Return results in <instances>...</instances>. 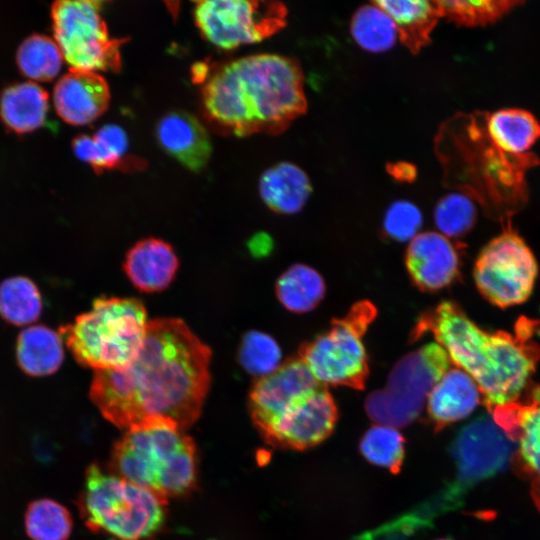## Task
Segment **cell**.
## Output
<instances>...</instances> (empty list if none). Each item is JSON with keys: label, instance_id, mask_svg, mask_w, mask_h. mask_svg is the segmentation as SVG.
Listing matches in <instances>:
<instances>
[{"label": "cell", "instance_id": "6da1fadb", "mask_svg": "<svg viewBox=\"0 0 540 540\" xmlns=\"http://www.w3.org/2000/svg\"><path fill=\"white\" fill-rule=\"evenodd\" d=\"M211 350L180 319L148 321L137 357L96 370L89 397L121 429L160 417L185 430L200 416L210 385Z\"/></svg>", "mask_w": 540, "mask_h": 540}, {"label": "cell", "instance_id": "7a4b0ae2", "mask_svg": "<svg viewBox=\"0 0 540 540\" xmlns=\"http://www.w3.org/2000/svg\"><path fill=\"white\" fill-rule=\"evenodd\" d=\"M303 72L293 58L245 56L219 66L201 90L203 114L224 134L277 135L305 113Z\"/></svg>", "mask_w": 540, "mask_h": 540}, {"label": "cell", "instance_id": "3957f363", "mask_svg": "<svg viewBox=\"0 0 540 540\" xmlns=\"http://www.w3.org/2000/svg\"><path fill=\"white\" fill-rule=\"evenodd\" d=\"M539 321L521 317L514 334L489 333L479 328L450 301L424 313L414 329L415 339L432 333L451 363L477 384L488 411L515 400L530 383L540 359L534 340Z\"/></svg>", "mask_w": 540, "mask_h": 540}, {"label": "cell", "instance_id": "277c9868", "mask_svg": "<svg viewBox=\"0 0 540 540\" xmlns=\"http://www.w3.org/2000/svg\"><path fill=\"white\" fill-rule=\"evenodd\" d=\"M109 471L167 504L195 487L196 446L175 422L149 418L127 429L114 443Z\"/></svg>", "mask_w": 540, "mask_h": 540}, {"label": "cell", "instance_id": "5b68a950", "mask_svg": "<svg viewBox=\"0 0 540 540\" xmlns=\"http://www.w3.org/2000/svg\"><path fill=\"white\" fill-rule=\"evenodd\" d=\"M147 324L146 309L138 299L98 298L89 312L59 332L81 365L117 370L137 357Z\"/></svg>", "mask_w": 540, "mask_h": 540}, {"label": "cell", "instance_id": "8992f818", "mask_svg": "<svg viewBox=\"0 0 540 540\" xmlns=\"http://www.w3.org/2000/svg\"><path fill=\"white\" fill-rule=\"evenodd\" d=\"M77 505L91 531L115 540H146L165 521V502L97 464L86 471Z\"/></svg>", "mask_w": 540, "mask_h": 540}, {"label": "cell", "instance_id": "52a82bcc", "mask_svg": "<svg viewBox=\"0 0 540 540\" xmlns=\"http://www.w3.org/2000/svg\"><path fill=\"white\" fill-rule=\"evenodd\" d=\"M451 361L438 343L407 354L392 368L385 388L368 395L365 409L380 425L403 427L419 416L427 397L450 368Z\"/></svg>", "mask_w": 540, "mask_h": 540}, {"label": "cell", "instance_id": "ba28073f", "mask_svg": "<svg viewBox=\"0 0 540 540\" xmlns=\"http://www.w3.org/2000/svg\"><path fill=\"white\" fill-rule=\"evenodd\" d=\"M375 315L370 302L357 303L328 331L302 346L299 358L321 385L363 389L368 362L362 338Z\"/></svg>", "mask_w": 540, "mask_h": 540}, {"label": "cell", "instance_id": "9c48e42d", "mask_svg": "<svg viewBox=\"0 0 540 540\" xmlns=\"http://www.w3.org/2000/svg\"><path fill=\"white\" fill-rule=\"evenodd\" d=\"M103 2L61 0L53 3L55 42L74 69L113 71L121 68L120 46L127 38H111L101 16Z\"/></svg>", "mask_w": 540, "mask_h": 540}, {"label": "cell", "instance_id": "30bf717a", "mask_svg": "<svg viewBox=\"0 0 540 540\" xmlns=\"http://www.w3.org/2000/svg\"><path fill=\"white\" fill-rule=\"evenodd\" d=\"M503 232L480 252L474 279L480 293L492 304L506 308L525 302L537 277L530 248L506 221Z\"/></svg>", "mask_w": 540, "mask_h": 540}, {"label": "cell", "instance_id": "8fae6325", "mask_svg": "<svg viewBox=\"0 0 540 540\" xmlns=\"http://www.w3.org/2000/svg\"><path fill=\"white\" fill-rule=\"evenodd\" d=\"M202 36L222 49L271 37L286 24L287 8L278 1L205 0L194 3Z\"/></svg>", "mask_w": 540, "mask_h": 540}, {"label": "cell", "instance_id": "7c38bea8", "mask_svg": "<svg viewBox=\"0 0 540 540\" xmlns=\"http://www.w3.org/2000/svg\"><path fill=\"white\" fill-rule=\"evenodd\" d=\"M495 424L515 444L513 471L530 485L540 512V384L529 383L513 401L489 411Z\"/></svg>", "mask_w": 540, "mask_h": 540}, {"label": "cell", "instance_id": "4fadbf2b", "mask_svg": "<svg viewBox=\"0 0 540 540\" xmlns=\"http://www.w3.org/2000/svg\"><path fill=\"white\" fill-rule=\"evenodd\" d=\"M337 417L333 397L320 386L289 404L259 433L274 447L305 450L332 433Z\"/></svg>", "mask_w": 540, "mask_h": 540}, {"label": "cell", "instance_id": "5bb4252c", "mask_svg": "<svg viewBox=\"0 0 540 540\" xmlns=\"http://www.w3.org/2000/svg\"><path fill=\"white\" fill-rule=\"evenodd\" d=\"M515 450L491 416L482 415L464 426L451 446L461 486L469 487L506 469Z\"/></svg>", "mask_w": 540, "mask_h": 540}, {"label": "cell", "instance_id": "9a60e30c", "mask_svg": "<svg viewBox=\"0 0 540 540\" xmlns=\"http://www.w3.org/2000/svg\"><path fill=\"white\" fill-rule=\"evenodd\" d=\"M320 386L301 358L287 361L254 383L249 394L253 424L262 430L289 404Z\"/></svg>", "mask_w": 540, "mask_h": 540}, {"label": "cell", "instance_id": "2e32d148", "mask_svg": "<svg viewBox=\"0 0 540 540\" xmlns=\"http://www.w3.org/2000/svg\"><path fill=\"white\" fill-rule=\"evenodd\" d=\"M109 102V86L94 71L71 68L58 80L53 90L57 114L71 125L92 123L105 113Z\"/></svg>", "mask_w": 540, "mask_h": 540}, {"label": "cell", "instance_id": "e0dca14e", "mask_svg": "<svg viewBox=\"0 0 540 540\" xmlns=\"http://www.w3.org/2000/svg\"><path fill=\"white\" fill-rule=\"evenodd\" d=\"M406 266L419 288L436 291L455 280L459 258L448 237L428 231L411 240L406 253Z\"/></svg>", "mask_w": 540, "mask_h": 540}, {"label": "cell", "instance_id": "ac0fdd59", "mask_svg": "<svg viewBox=\"0 0 540 540\" xmlns=\"http://www.w3.org/2000/svg\"><path fill=\"white\" fill-rule=\"evenodd\" d=\"M155 134L161 148L189 170L198 172L208 163L211 139L202 123L188 112L166 113L158 121Z\"/></svg>", "mask_w": 540, "mask_h": 540}, {"label": "cell", "instance_id": "d6986e66", "mask_svg": "<svg viewBox=\"0 0 540 540\" xmlns=\"http://www.w3.org/2000/svg\"><path fill=\"white\" fill-rule=\"evenodd\" d=\"M481 402L480 390L465 371L449 368L427 397V412L435 431L469 416Z\"/></svg>", "mask_w": 540, "mask_h": 540}, {"label": "cell", "instance_id": "ffe728a7", "mask_svg": "<svg viewBox=\"0 0 540 540\" xmlns=\"http://www.w3.org/2000/svg\"><path fill=\"white\" fill-rule=\"evenodd\" d=\"M178 258L170 244L148 238L137 242L127 253L124 271L132 284L143 292L165 289L174 279Z\"/></svg>", "mask_w": 540, "mask_h": 540}, {"label": "cell", "instance_id": "44dd1931", "mask_svg": "<svg viewBox=\"0 0 540 540\" xmlns=\"http://www.w3.org/2000/svg\"><path fill=\"white\" fill-rule=\"evenodd\" d=\"M75 155L88 163L96 173L114 168L137 169L144 163L136 158L129 159L126 153L129 141L126 132L116 124L100 127L93 136L80 134L73 139Z\"/></svg>", "mask_w": 540, "mask_h": 540}, {"label": "cell", "instance_id": "7402d4cb", "mask_svg": "<svg viewBox=\"0 0 540 540\" xmlns=\"http://www.w3.org/2000/svg\"><path fill=\"white\" fill-rule=\"evenodd\" d=\"M311 190L307 174L290 162H281L268 168L259 179V194L266 206L276 213L299 212Z\"/></svg>", "mask_w": 540, "mask_h": 540}, {"label": "cell", "instance_id": "603a6c76", "mask_svg": "<svg viewBox=\"0 0 540 540\" xmlns=\"http://www.w3.org/2000/svg\"><path fill=\"white\" fill-rule=\"evenodd\" d=\"M48 109V93L32 81L11 85L0 96V117L9 129L19 134L40 128Z\"/></svg>", "mask_w": 540, "mask_h": 540}, {"label": "cell", "instance_id": "cb8c5ba5", "mask_svg": "<svg viewBox=\"0 0 540 540\" xmlns=\"http://www.w3.org/2000/svg\"><path fill=\"white\" fill-rule=\"evenodd\" d=\"M373 3L392 19L398 37L412 53L419 52L430 42V34L440 17L435 1L381 0Z\"/></svg>", "mask_w": 540, "mask_h": 540}, {"label": "cell", "instance_id": "d4e9b609", "mask_svg": "<svg viewBox=\"0 0 540 540\" xmlns=\"http://www.w3.org/2000/svg\"><path fill=\"white\" fill-rule=\"evenodd\" d=\"M488 137L511 154L529 153L540 137V124L528 111L502 109L482 115Z\"/></svg>", "mask_w": 540, "mask_h": 540}, {"label": "cell", "instance_id": "484cf974", "mask_svg": "<svg viewBox=\"0 0 540 540\" xmlns=\"http://www.w3.org/2000/svg\"><path fill=\"white\" fill-rule=\"evenodd\" d=\"M64 351L60 336L45 326L21 331L17 340V360L22 370L32 376L54 373L62 364Z\"/></svg>", "mask_w": 540, "mask_h": 540}, {"label": "cell", "instance_id": "4316f807", "mask_svg": "<svg viewBox=\"0 0 540 540\" xmlns=\"http://www.w3.org/2000/svg\"><path fill=\"white\" fill-rule=\"evenodd\" d=\"M325 284L321 275L304 264H294L277 280L276 295L280 303L294 313L314 309L322 300Z\"/></svg>", "mask_w": 540, "mask_h": 540}, {"label": "cell", "instance_id": "83f0119b", "mask_svg": "<svg viewBox=\"0 0 540 540\" xmlns=\"http://www.w3.org/2000/svg\"><path fill=\"white\" fill-rule=\"evenodd\" d=\"M62 52L52 38L33 34L18 47L16 61L21 73L29 79L47 82L60 72Z\"/></svg>", "mask_w": 540, "mask_h": 540}, {"label": "cell", "instance_id": "f1b7e54d", "mask_svg": "<svg viewBox=\"0 0 540 540\" xmlns=\"http://www.w3.org/2000/svg\"><path fill=\"white\" fill-rule=\"evenodd\" d=\"M350 31L362 49L373 53L391 49L398 37L392 19L374 3L364 5L354 13Z\"/></svg>", "mask_w": 540, "mask_h": 540}, {"label": "cell", "instance_id": "f546056e", "mask_svg": "<svg viewBox=\"0 0 540 540\" xmlns=\"http://www.w3.org/2000/svg\"><path fill=\"white\" fill-rule=\"evenodd\" d=\"M42 300L37 286L28 278L17 276L0 284V315L15 325L38 319Z\"/></svg>", "mask_w": 540, "mask_h": 540}, {"label": "cell", "instance_id": "4dcf8cb0", "mask_svg": "<svg viewBox=\"0 0 540 540\" xmlns=\"http://www.w3.org/2000/svg\"><path fill=\"white\" fill-rule=\"evenodd\" d=\"M24 522L31 540H67L73 526L69 510L46 498L29 504Z\"/></svg>", "mask_w": 540, "mask_h": 540}, {"label": "cell", "instance_id": "1f68e13d", "mask_svg": "<svg viewBox=\"0 0 540 540\" xmlns=\"http://www.w3.org/2000/svg\"><path fill=\"white\" fill-rule=\"evenodd\" d=\"M405 439L397 429L386 425L369 428L360 441V452L371 464L398 473L405 456Z\"/></svg>", "mask_w": 540, "mask_h": 540}, {"label": "cell", "instance_id": "d6a6232c", "mask_svg": "<svg viewBox=\"0 0 540 540\" xmlns=\"http://www.w3.org/2000/svg\"><path fill=\"white\" fill-rule=\"evenodd\" d=\"M440 16L467 26L486 25L497 21L522 1L514 0H456L435 1Z\"/></svg>", "mask_w": 540, "mask_h": 540}, {"label": "cell", "instance_id": "836d02e7", "mask_svg": "<svg viewBox=\"0 0 540 540\" xmlns=\"http://www.w3.org/2000/svg\"><path fill=\"white\" fill-rule=\"evenodd\" d=\"M281 350L268 334L251 330L240 344L239 361L250 374L259 378L267 376L280 367Z\"/></svg>", "mask_w": 540, "mask_h": 540}, {"label": "cell", "instance_id": "e575fe53", "mask_svg": "<svg viewBox=\"0 0 540 540\" xmlns=\"http://www.w3.org/2000/svg\"><path fill=\"white\" fill-rule=\"evenodd\" d=\"M476 218L472 199L464 193L453 192L442 197L434 210V221L446 237H459L467 233Z\"/></svg>", "mask_w": 540, "mask_h": 540}, {"label": "cell", "instance_id": "d590c367", "mask_svg": "<svg viewBox=\"0 0 540 540\" xmlns=\"http://www.w3.org/2000/svg\"><path fill=\"white\" fill-rule=\"evenodd\" d=\"M422 225V214L419 208L406 200L393 202L387 209L383 227L385 233L397 241L412 240L418 235Z\"/></svg>", "mask_w": 540, "mask_h": 540}, {"label": "cell", "instance_id": "8d00e7d4", "mask_svg": "<svg viewBox=\"0 0 540 540\" xmlns=\"http://www.w3.org/2000/svg\"><path fill=\"white\" fill-rule=\"evenodd\" d=\"M390 174L399 181L409 182L416 176V168L407 162H397L388 168Z\"/></svg>", "mask_w": 540, "mask_h": 540}, {"label": "cell", "instance_id": "74e56055", "mask_svg": "<svg viewBox=\"0 0 540 540\" xmlns=\"http://www.w3.org/2000/svg\"><path fill=\"white\" fill-rule=\"evenodd\" d=\"M209 67L205 63L195 64L192 68V78L194 82H205L209 76Z\"/></svg>", "mask_w": 540, "mask_h": 540}, {"label": "cell", "instance_id": "f35d334b", "mask_svg": "<svg viewBox=\"0 0 540 540\" xmlns=\"http://www.w3.org/2000/svg\"><path fill=\"white\" fill-rule=\"evenodd\" d=\"M437 540H450V539H437Z\"/></svg>", "mask_w": 540, "mask_h": 540}]
</instances>
